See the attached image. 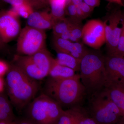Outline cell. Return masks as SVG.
I'll return each instance as SVG.
<instances>
[{
	"label": "cell",
	"instance_id": "obj_40",
	"mask_svg": "<svg viewBox=\"0 0 124 124\" xmlns=\"http://www.w3.org/2000/svg\"></svg>",
	"mask_w": 124,
	"mask_h": 124
},
{
	"label": "cell",
	"instance_id": "obj_32",
	"mask_svg": "<svg viewBox=\"0 0 124 124\" xmlns=\"http://www.w3.org/2000/svg\"><path fill=\"white\" fill-rule=\"evenodd\" d=\"M7 44L5 43L0 36V53L3 52L7 50Z\"/></svg>",
	"mask_w": 124,
	"mask_h": 124
},
{
	"label": "cell",
	"instance_id": "obj_36",
	"mask_svg": "<svg viewBox=\"0 0 124 124\" xmlns=\"http://www.w3.org/2000/svg\"><path fill=\"white\" fill-rule=\"evenodd\" d=\"M110 2L116 3L117 5H119L121 6H124V5L122 2V0H108Z\"/></svg>",
	"mask_w": 124,
	"mask_h": 124
},
{
	"label": "cell",
	"instance_id": "obj_31",
	"mask_svg": "<svg viewBox=\"0 0 124 124\" xmlns=\"http://www.w3.org/2000/svg\"><path fill=\"white\" fill-rule=\"evenodd\" d=\"M83 1L94 8L100 4V0H83Z\"/></svg>",
	"mask_w": 124,
	"mask_h": 124
},
{
	"label": "cell",
	"instance_id": "obj_14",
	"mask_svg": "<svg viewBox=\"0 0 124 124\" xmlns=\"http://www.w3.org/2000/svg\"><path fill=\"white\" fill-rule=\"evenodd\" d=\"M73 124H98L88 111L81 106L68 108Z\"/></svg>",
	"mask_w": 124,
	"mask_h": 124
},
{
	"label": "cell",
	"instance_id": "obj_9",
	"mask_svg": "<svg viewBox=\"0 0 124 124\" xmlns=\"http://www.w3.org/2000/svg\"><path fill=\"white\" fill-rule=\"evenodd\" d=\"M122 11L116 9L109 14L104 22L106 42L108 49V54L113 53L118 44L122 28L119 26L123 16Z\"/></svg>",
	"mask_w": 124,
	"mask_h": 124
},
{
	"label": "cell",
	"instance_id": "obj_30",
	"mask_svg": "<svg viewBox=\"0 0 124 124\" xmlns=\"http://www.w3.org/2000/svg\"><path fill=\"white\" fill-rule=\"evenodd\" d=\"M15 121L16 124H37L25 117L21 119H16Z\"/></svg>",
	"mask_w": 124,
	"mask_h": 124
},
{
	"label": "cell",
	"instance_id": "obj_12",
	"mask_svg": "<svg viewBox=\"0 0 124 124\" xmlns=\"http://www.w3.org/2000/svg\"><path fill=\"white\" fill-rule=\"evenodd\" d=\"M54 23L51 14L45 11H34L27 19V26L44 31L52 29Z\"/></svg>",
	"mask_w": 124,
	"mask_h": 124
},
{
	"label": "cell",
	"instance_id": "obj_6",
	"mask_svg": "<svg viewBox=\"0 0 124 124\" xmlns=\"http://www.w3.org/2000/svg\"><path fill=\"white\" fill-rule=\"evenodd\" d=\"M14 63L35 80H42L48 75L51 60L49 54L40 50L31 55H15Z\"/></svg>",
	"mask_w": 124,
	"mask_h": 124
},
{
	"label": "cell",
	"instance_id": "obj_19",
	"mask_svg": "<svg viewBox=\"0 0 124 124\" xmlns=\"http://www.w3.org/2000/svg\"><path fill=\"white\" fill-rule=\"evenodd\" d=\"M72 24V22L69 18H64L55 20L52 28L54 36L60 37L62 34L70 29Z\"/></svg>",
	"mask_w": 124,
	"mask_h": 124
},
{
	"label": "cell",
	"instance_id": "obj_25",
	"mask_svg": "<svg viewBox=\"0 0 124 124\" xmlns=\"http://www.w3.org/2000/svg\"><path fill=\"white\" fill-rule=\"evenodd\" d=\"M65 14L69 16V18L72 22H81L77 18V6L73 4L70 1L66 6Z\"/></svg>",
	"mask_w": 124,
	"mask_h": 124
},
{
	"label": "cell",
	"instance_id": "obj_11",
	"mask_svg": "<svg viewBox=\"0 0 124 124\" xmlns=\"http://www.w3.org/2000/svg\"><path fill=\"white\" fill-rule=\"evenodd\" d=\"M18 15L13 8L0 12V36L7 44L19 36L21 31Z\"/></svg>",
	"mask_w": 124,
	"mask_h": 124
},
{
	"label": "cell",
	"instance_id": "obj_2",
	"mask_svg": "<svg viewBox=\"0 0 124 124\" xmlns=\"http://www.w3.org/2000/svg\"><path fill=\"white\" fill-rule=\"evenodd\" d=\"M43 93L69 108L81 106L87 96L79 74L67 78L49 77L44 86Z\"/></svg>",
	"mask_w": 124,
	"mask_h": 124
},
{
	"label": "cell",
	"instance_id": "obj_35",
	"mask_svg": "<svg viewBox=\"0 0 124 124\" xmlns=\"http://www.w3.org/2000/svg\"><path fill=\"white\" fill-rule=\"evenodd\" d=\"M71 2L76 6H79L83 2V0H70Z\"/></svg>",
	"mask_w": 124,
	"mask_h": 124
},
{
	"label": "cell",
	"instance_id": "obj_5",
	"mask_svg": "<svg viewBox=\"0 0 124 124\" xmlns=\"http://www.w3.org/2000/svg\"><path fill=\"white\" fill-rule=\"evenodd\" d=\"M88 98V112L98 124H115L124 118L104 89Z\"/></svg>",
	"mask_w": 124,
	"mask_h": 124
},
{
	"label": "cell",
	"instance_id": "obj_34",
	"mask_svg": "<svg viewBox=\"0 0 124 124\" xmlns=\"http://www.w3.org/2000/svg\"><path fill=\"white\" fill-rule=\"evenodd\" d=\"M35 6L39 5L44 3L49 2V0H31Z\"/></svg>",
	"mask_w": 124,
	"mask_h": 124
},
{
	"label": "cell",
	"instance_id": "obj_21",
	"mask_svg": "<svg viewBox=\"0 0 124 124\" xmlns=\"http://www.w3.org/2000/svg\"><path fill=\"white\" fill-rule=\"evenodd\" d=\"M72 22L70 28V36L69 40L72 42H79L82 39V27L81 22Z\"/></svg>",
	"mask_w": 124,
	"mask_h": 124
},
{
	"label": "cell",
	"instance_id": "obj_7",
	"mask_svg": "<svg viewBox=\"0 0 124 124\" xmlns=\"http://www.w3.org/2000/svg\"><path fill=\"white\" fill-rule=\"evenodd\" d=\"M46 39L45 31L26 26L19 35L17 52L19 55H33L45 47Z\"/></svg>",
	"mask_w": 124,
	"mask_h": 124
},
{
	"label": "cell",
	"instance_id": "obj_38",
	"mask_svg": "<svg viewBox=\"0 0 124 124\" xmlns=\"http://www.w3.org/2000/svg\"><path fill=\"white\" fill-rule=\"evenodd\" d=\"M124 117L119 122H117L115 124H124Z\"/></svg>",
	"mask_w": 124,
	"mask_h": 124
},
{
	"label": "cell",
	"instance_id": "obj_4",
	"mask_svg": "<svg viewBox=\"0 0 124 124\" xmlns=\"http://www.w3.org/2000/svg\"><path fill=\"white\" fill-rule=\"evenodd\" d=\"M25 108L24 117L37 124H56L64 110L60 104L43 93Z\"/></svg>",
	"mask_w": 124,
	"mask_h": 124
},
{
	"label": "cell",
	"instance_id": "obj_16",
	"mask_svg": "<svg viewBox=\"0 0 124 124\" xmlns=\"http://www.w3.org/2000/svg\"><path fill=\"white\" fill-rule=\"evenodd\" d=\"M75 72L73 69L59 64L54 58L48 76L52 78H67L75 75Z\"/></svg>",
	"mask_w": 124,
	"mask_h": 124
},
{
	"label": "cell",
	"instance_id": "obj_20",
	"mask_svg": "<svg viewBox=\"0 0 124 124\" xmlns=\"http://www.w3.org/2000/svg\"><path fill=\"white\" fill-rule=\"evenodd\" d=\"M54 37L53 44L56 52L70 54L73 42L60 37Z\"/></svg>",
	"mask_w": 124,
	"mask_h": 124
},
{
	"label": "cell",
	"instance_id": "obj_13",
	"mask_svg": "<svg viewBox=\"0 0 124 124\" xmlns=\"http://www.w3.org/2000/svg\"><path fill=\"white\" fill-rule=\"evenodd\" d=\"M16 119L13 106L5 90L0 93V121H14Z\"/></svg>",
	"mask_w": 124,
	"mask_h": 124
},
{
	"label": "cell",
	"instance_id": "obj_37",
	"mask_svg": "<svg viewBox=\"0 0 124 124\" xmlns=\"http://www.w3.org/2000/svg\"><path fill=\"white\" fill-rule=\"evenodd\" d=\"M0 124H16L15 120L14 121H0Z\"/></svg>",
	"mask_w": 124,
	"mask_h": 124
},
{
	"label": "cell",
	"instance_id": "obj_18",
	"mask_svg": "<svg viewBox=\"0 0 124 124\" xmlns=\"http://www.w3.org/2000/svg\"><path fill=\"white\" fill-rule=\"evenodd\" d=\"M67 0H49L51 14L55 21L65 17V8Z\"/></svg>",
	"mask_w": 124,
	"mask_h": 124
},
{
	"label": "cell",
	"instance_id": "obj_8",
	"mask_svg": "<svg viewBox=\"0 0 124 124\" xmlns=\"http://www.w3.org/2000/svg\"><path fill=\"white\" fill-rule=\"evenodd\" d=\"M106 88L124 87V57L108 54L104 57Z\"/></svg>",
	"mask_w": 124,
	"mask_h": 124
},
{
	"label": "cell",
	"instance_id": "obj_17",
	"mask_svg": "<svg viewBox=\"0 0 124 124\" xmlns=\"http://www.w3.org/2000/svg\"><path fill=\"white\" fill-rule=\"evenodd\" d=\"M57 62L59 64L79 71L81 60L74 57L69 54L57 52Z\"/></svg>",
	"mask_w": 124,
	"mask_h": 124
},
{
	"label": "cell",
	"instance_id": "obj_24",
	"mask_svg": "<svg viewBox=\"0 0 124 124\" xmlns=\"http://www.w3.org/2000/svg\"><path fill=\"white\" fill-rule=\"evenodd\" d=\"M17 12L19 16L27 19L33 11V7L31 5L25 4L19 7H13Z\"/></svg>",
	"mask_w": 124,
	"mask_h": 124
},
{
	"label": "cell",
	"instance_id": "obj_27",
	"mask_svg": "<svg viewBox=\"0 0 124 124\" xmlns=\"http://www.w3.org/2000/svg\"><path fill=\"white\" fill-rule=\"evenodd\" d=\"M2 1L9 4L13 7H19L23 5L29 4L35 6L33 2L31 0H1Z\"/></svg>",
	"mask_w": 124,
	"mask_h": 124
},
{
	"label": "cell",
	"instance_id": "obj_26",
	"mask_svg": "<svg viewBox=\"0 0 124 124\" xmlns=\"http://www.w3.org/2000/svg\"><path fill=\"white\" fill-rule=\"evenodd\" d=\"M56 124H73L70 113L68 109L63 110Z\"/></svg>",
	"mask_w": 124,
	"mask_h": 124
},
{
	"label": "cell",
	"instance_id": "obj_10",
	"mask_svg": "<svg viewBox=\"0 0 124 124\" xmlns=\"http://www.w3.org/2000/svg\"><path fill=\"white\" fill-rule=\"evenodd\" d=\"M82 39L85 44L95 49L106 42L104 23L98 19L88 21L83 26Z\"/></svg>",
	"mask_w": 124,
	"mask_h": 124
},
{
	"label": "cell",
	"instance_id": "obj_1",
	"mask_svg": "<svg viewBox=\"0 0 124 124\" xmlns=\"http://www.w3.org/2000/svg\"><path fill=\"white\" fill-rule=\"evenodd\" d=\"M5 82V91L19 112L35 98L39 90L37 81L29 77L14 63L9 64Z\"/></svg>",
	"mask_w": 124,
	"mask_h": 124
},
{
	"label": "cell",
	"instance_id": "obj_3",
	"mask_svg": "<svg viewBox=\"0 0 124 124\" xmlns=\"http://www.w3.org/2000/svg\"><path fill=\"white\" fill-rule=\"evenodd\" d=\"M81 81L89 97L106 88L104 57L97 51H88L81 60Z\"/></svg>",
	"mask_w": 124,
	"mask_h": 124
},
{
	"label": "cell",
	"instance_id": "obj_33",
	"mask_svg": "<svg viewBox=\"0 0 124 124\" xmlns=\"http://www.w3.org/2000/svg\"><path fill=\"white\" fill-rule=\"evenodd\" d=\"M5 90V80L3 77H0V93H2Z\"/></svg>",
	"mask_w": 124,
	"mask_h": 124
},
{
	"label": "cell",
	"instance_id": "obj_22",
	"mask_svg": "<svg viewBox=\"0 0 124 124\" xmlns=\"http://www.w3.org/2000/svg\"><path fill=\"white\" fill-rule=\"evenodd\" d=\"M88 51L82 43L79 42H73L70 54L78 59L81 60Z\"/></svg>",
	"mask_w": 124,
	"mask_h": 124
},
{
	"label": "cell",
	"instance_id": "obj_23",
	"mask_svg": "<svg viewBox=\"0 0 124 124\" xmlns=\"http://www.w3.org/2000/svg\"><path fill=\"white\" fill-rule=\"evenodd\" d=\"M121 31L118 44L115 51L110 55H117L124 57V15L123 14L121 21Z\"/></svg>",
	"mask_w": 124,
	"mask_h": 124
},
{
	"label": "cell",
	"instance_id": "obj_28",
	"mask_svg": "<svg viewBox=\"0 0 124 124\" xmlns=\"http://www.w3.org/2000/svg\"><path fill=\"white\" fill-rule=\"evenodd\" d=\"M79 6L80 9L82 11V13L84 14L85 18L87 17H89V16L90 15V14L93 12L94 9L87 5L84 1Z\"/></svg>",
	"mask_w": 124,
	"mask_h": 124
},
{
	"label": "cell",
	"instance_id": "obj_15",
	"mask_svg": "<svg viewBox=\"0 0 124 124\" xmlns=\"http://www.w3.org/2000/svg\"><path fill=\"white\" fill-rule=\"evenodd\" d=\"M104 90L124 115V87L109 86Z\"/></svg>",
	"mask_w": 124,
	"mask_h": 124
},
{
	"label": "cell",
	"instance_id": "obj_39",
	"mask_svg": "<svg viewBox=\"0 0 124 124\" xmlns=\"http://www.w3.org/2000/svg\"><path fill=\"white\" fill-rule=\"evenodd\" d=\"M122 2H123V4H124V0H122Z\"/></svg>",
	"mask_w": 124,
	"mask_h": 124
},
{
	"label": "cell",
	"instance_id": "obj_29",
	"mask_svg": "<svg viewBox=\"0 0 124 124\" xmlns=\"http://www.w3.org/2000/svg\"><path fill=\"white\" fill-rule=\"evenodd\" d=\"M9 64L4 60L0 59V77H3L8 71Z\"/></svg>",
	"mask_w": 124,
	"mask_h": 124
}]
</instances>
